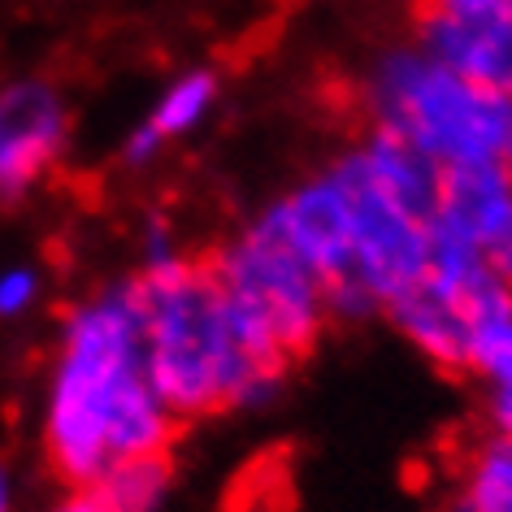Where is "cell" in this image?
<instances>
[{
  "instance_id": "cell-11",
  "label": "cell",
  "mask_w": 512,
  "mask_h": 512,
  "mask_svg": "<svg viewBox=\"0 0 512 512\" xmlns=\"http://www.w3.org/2000/svg\"><path fill=\"white\" fill-rule=\"evenodd\" d=\"M356 157L365 161V170L374 174V183L387 191L395 204H404L408 213L426 217L434 213V204H439V183H443V170L434 165L430 157H421L417 148H408L404 139H395L387 131H374L369 126L361 144H352Z\"/></svg>"
},
{
  "instance_id": "cell-1",
  "label": "cell",
  "mask_w": 512,
  "mask_h": 512,
  "mask_svg": "<svg viewBox=\"0 0 512 512\" xmlns=\"http://www.w3.org/2000/svg\"><path fill=\"white\" fill-rule=\"evenodd\" d=\"M178 417L144 352L135 278L83 296L61 322L44 395V447L57 473L92 486L118 460L165 452Z\"/></svg>"
},
{
  "instance_id": "cell-14",
  "label": "cell",
  "mask_w": 512,
  "mask_h": 512,
  "mask_svg": "<svg viewBox=\"0 0 512 512\" xmlns=\"http://www.w3.org/2000/svg\"><path fill=\"white\" fill-rule=\"evenodd\" d=\"M44 296V278L35 265H5L0 270V322L27 317Z\"/></svg>"
},
{
  "instance_id": "cell-17",
  "label": "cell",
  "mask_w": 512,
  "mask_h": 512,
  "mask_svg": "<svg viewBox=\"0 0 512 512\" xmlns=\"http://www.w3.org/2000/svg\"><path fill=\"white\" fill-rule=\"evenodd\" d=\"M0 512H18V486L5 465H0Z\"/></svg>"
},
{
  "instance_id": "cell-8",
  "label": "cell",
  "mask_w": 512,
  "mask_h": 512,
  "mask_svg": "<svg viewBox=\"0 0 512 512\" xmlns=\"http://www.w3.org/2000/svg\"><path fill=\"white\" fill-rule=\"evenodd\" d=\"M417 44L447 70L465 74L478 87L512 96V14L486 18H452L421 9Z\"/></svg>"
},
{
  "instance_id": "cell-4",
  "label": "cell",
  "mask_w": 512,
  "mask_h": 512,
  "mask_svg": "<svg viewBox=\"0 0 512 512\" xmlns=\"http://www.w3.org/2000/svg\"><path fill=\"white\" fill-rule=\"evenodd\" d=\"M239 339L256 356L287 365L309 352L330 317L326 283L261 226H243L209 261Z\"/></svg>"
},
{
  "instance_id": "cell-10",
  "label": "cell",
  "mask_w": 512,
  "mask_h": 512,
  "mask_svg": "<svg viewBox=\"0 0 512 512\" xmlns=\"http://www.w3.org/2000/svg\"><path fill=\"white\" fill-rule=\"evenodd\" d=\"M217 96H222V83H217V74L204 70V66L170 79L161 87V96L152 100L148 118L139 122L131 135H126L122 161L135 165V170H139V165H152L165 148L178 144V139L191 135L204 118H209L213 105H217Z\"/></svg>"
},
{
  "instance_id": "cell-18",
  "label": "cell",
  "mask_w": 512,
  "mask_h": 512,
  "mask_svg": "<svg viewBox=\"0 0 512 512\" xmlns=\"http://www.w3.org/2000/svg\"><path fill=\"white\" fill-rule=\"evenodd\" d=\"M53 512H105L92 499V491H79V495H70V499H61V504L53 508Z\"/></svg>"
},
{
  "instance_id": "cell-13",
  "label": "cell",
  "mask_w": 512,
  "mask_h": 512,
  "mask_svg": "<svg viewBox=\"0 0 512 512\" xmlns=\"http://www.w3.org/2000/svg\"><path fill=\"white\" fill-rule=\"evenodd\" d=\"M447 512H512V439L491 434L473 447Z\"/></svg>"
},
{
  "instance_id": "cell-12",
  "label": "cell",
  "mask_w": 512,
  "mask_h": 512,
  "mask_svg": "<svg viewBox=\"0 0 512 512\" xmlns=\"http://www.w3.org/2000/svg\"><path fill=\"white\" fill-rule=\"evenodd\" d=\"M170 486H174V473L165 465V452H152V456H131L109 465L87 491H92V499L105 512H165Z\"/></svg>"
},
{
  "instance_id": "cell-7",
  "label": "cell",
  "mask_w": 512,
  "mask_h": 512,
  "mask_svg": "<svg viewBox=\"0 0 512 512\" xmlns=\"http://www.w3.org/2000/svg\"><path fill=\"white\" fill-rule=\"evenodd\" d=\"M70 148V105L48 79L0 87V200L35 191Z\"/></svg>"
},
{
  "instance_id": "cell-6",
  "label": "cell",
  "mask_w": 512,
  "mask_h": 512,
  "mask_svg": "<svg viewBox=\"0 0 512 512\" xmlns=\"http://www.w3.org/2000/svg\"><path fill=\"white\" fill-rule=\"evenodd\" d=\"M270 239L291 248L309 270L326 283V296L352 270V200L335 165L322 174H309L304 183L283 191L252 217Z\"/></svg>"
},
{
  "instance_id": "cell-5",
  "label": "cell",
  "mask_w": 512,
  "mask_h": 512,
  "mask_svg": "<svg viewBox=\"0 0 512 512\" xmlns=\"http://www.w3.org/2000/svg\"><path fill=\"white\" fill-rule=\"evenodd\" d=\"M335 174L352 200V270L330 291V317H374L387 313L408 287L426 274L430 261V222L395 204L374 183L356 148L339 152Z\"/></svg>"
},
{
  "instance_id": "cell-15",
  "label": "cell",
  "mask_w": 512,
  "mask_h": 512,
  "mask_svg": "<svg viewBox=\"0 0 512 512\" xmlns=\"http://www.w3.org/2000/svg\"><path fill=\"white\" fill-rule=\"evenodd\" d=\"M421 9L452 18H486V14H512V0H426Z\"/></svg>"
},
{
  "instance_id": "cell-16",
  "label": "cell",
  "mask_w": 512,
  "mask_h": 512,
  "mask_svg": "<svg viewBox=\"0 0 512 512\" xmlns=\"http://www.w3.org/2000/svg\"><path fill=\"white\" fill-rule=\"evenodd\" d=\"M486 261L495 265V274L504 278V283L512 287V222L504 226V235H499L495 243H491V252H486Z\"/></svg>"
},
{
  "instance_id": "cell-2",
  "label": "cell",
  "mask_w": 512,
  "mask_h": 512,
  "mask_svg": "<svg viewBox=\"0 0 512 512\" xmlns=\"http://www.w3.org/2000/svg\"><path fill=\"white\" fill-rule=\"evenodd\" d=\"M135 287L152 382L178 421L222 408H261L278 395L287 365L265 361L239 339L209 265L174 252L148 261Z\"/></svg>"
},
{
  "instance_id": "cell-3",
  "label": "cell",
  "mask_w": 512,
  "mask_h": 512,
  "mask_svg": "<svg viewBox=\"0 0 512 512\" xmlns=\"http://www.w3.org/2000/svg\"><path fill=\"white\" fill-rule=\"evenodd\" d=\"M361 105L374 131H387L439 170L508 165L512 96L447 70L426 48H387L361 79Z\"/></svg>"
},
{
  "instance_id": "cell-9",
  "label": "cell",
  "mask_w": 512,
  "mask_h": 512,
  "mask_svg": "<svg viewBox=\"0 0 512 512\" xmlns=\"http://www.w3.org/2000/svg\"><path fill=\"white\" fill-rule=\"evenodd\" d=\"M508 222H512V170L508 165H460V170H443L430 230L491 252V243L504 235Z\"/></svg>"
}]
</instances>
